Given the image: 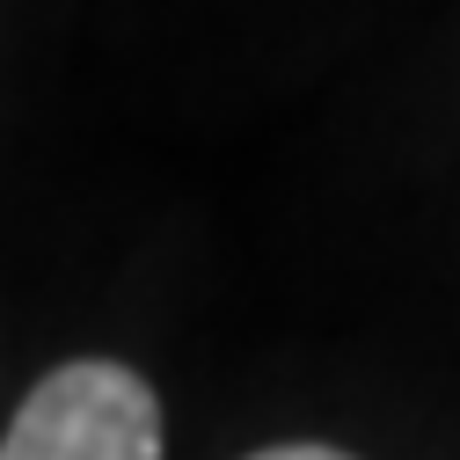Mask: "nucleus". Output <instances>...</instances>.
I'll use <instances>...</instances> for the list:
<instances>
[{
    "mask_svg": "<svg viewBox=\"0 0 460 460\" xmlns=\"http://www.w3.org/2000/svg\"><path fill=\"white\" fill-rule=\"evenodd\" d=\"M0 460H161V402L132 366L74 358L30 387Z\"/></svg>",
    "mask_w": 460,
    "mask_h": 460,
    "instance_id": "nucleus-1",
    "label": "nucleus"
},
{
    "mask_svg": "<svg viewBox=\"0 0 460 460\" xmlns=\"http://www.w3.org/2000/svg\"><path fill=\"white\" fill-rule=\"evenodd\" d=\"M249 460H351L336 446H270V453H249Z\"/></svg>",
    "mask_w": 460,
    "mask_h": 460,
    "instance_id": "nucleus-2",
    "label": "nucleus"
}]
</instances>
